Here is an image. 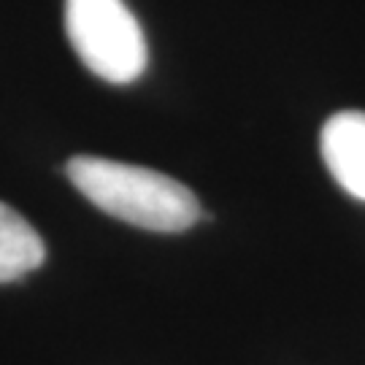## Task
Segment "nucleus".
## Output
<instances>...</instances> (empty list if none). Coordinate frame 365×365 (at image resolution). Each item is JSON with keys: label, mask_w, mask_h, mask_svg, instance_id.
Returning <instances> with one entry per match:
<instances>
[{"label": "nucleus", "mask_w": 365, "mask_h": 365, "mask_svg": "<svg viewBox=\"0 0 365 365\" xmlns=\"http://www.w3.org/2000/svg\"><path fill=\"white\" fill-rule=\"evenodd\" d=\"M46 257L43 238L11 206L0 203V284L36 271Z\"/></svg>", "instance_id": "4"}, {"label": "nucleus", "mask_w": 365, "mask_h": 365, "mask_svg": "<svg viewBox=\"0 0 365 365\" xmlns=\"http://www.w3.org/2000/svg\"><path fill=\"white\" fill-rule=\"evenodd\" d=\"M66 170L90 203L133 227L182 233L203 217L192 190L160 170L90 155L71 157Z\"/></svg>", "instance_id": "1"}, {"label": "nucleus", "mask_w": 365, "mask_h": 365, "mask_svg": "<svg viewBox=\"0 0 365 365\" xmlns=\"http://www.w3.org/2000/svg\"><path fill=\"white\" fill-rule=\"evenodd\" d=\"M66 33L78 60L111 84L146 71V38L125 0H66Z\"/></svg>", "instance_id": "2"}, {"label": "nucleus", "mask_w": 365, "mask_h": 365, "mask_svg": "<svg viewBox=\"0 0 365 365\" xmlns=\"http://www.w3.org/2000/svg\"><path fill=\"white\" fill-rule=\"evenodd\" d=\"M319 149L341 190L365 200V111L333 114L322 128Z\"/></svg>", "instance_id": "3"}]
</instances>
